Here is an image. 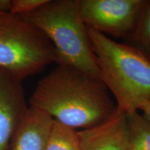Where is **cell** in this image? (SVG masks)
Wrapping results in <instances>:
<instances>
[{
  "mask_svg": "<svg viewBox=\"0 0 150 150\" xmlns=\"http://www.w3.org/2000/svg\"><path fill=\"white\" fill-rule=\"evenodd\" d=\"M29 103L75 130L99 125L117 108L101 79L65 64H57L39 81Z\"/></svg>",
  "mask_w": 150,
  "mask_h": 150,
  "instance_id": "1",
  "label": "cell"
},
{
  "mask_svg": "<svg viewBox=\"0 0 150 150\" xmlns=\"http://www.w3.org/2000/svg\"><path fill=\"white\" fill-rule=\"evenodd\" d=\"M87 31L100 79L113 95L117 108L126 113L138 110L150 101V55L91 28Z\"/></svg>",
  "mask_w": 150,
  "mask_h": 150,
  "instance_id": "2",
  "label": "cell"
},
{
  "mask_svg": "<svg viewBox=\"0 0 150 150\" xmlns=\"http://www.w3.org/2000/svg\"><path fill=\"white\" fill-rule=\"evenodd\" d=\"M23 16L51 41L57 55V64L70 65L100 79L87 27L80 16L79 0H49Z\"/></svg>",
  "mask_w": 150,
  "mask_h": 150,
  "instance_id": "3",
  "label": "cell"
},
{
  "mask_svg": "<svg viewBox=\"0 0 150 150\" xmlns=\"http://www.w3.org/2000/svg\"><path fill=\"white\" fill-rule=\"evenodd\" d=\"M57 62L46 35L23 16L0 13V67L23 81Z\"/></svg>",
  "mask_w": 150,
  "mask_h": 150,
  "instance_id": "4",
  "label": "cell"
},
{
  "mask_svg": "<svg viewBox=\"0 0 150 150\" xmlns=\"http://www.w3.org/2000/svg\"><path fill=\"white\" fill-rule=\"evenodd\" d=\"M145 0H79L86 27L115 38L129 37L136 27Z\"/></svg>",
  "mask_w": 150,
  "mask_h": 150,
  "instance_id": "5",
  "label": "cell"
},
{
  "mask_svg": "<svg viewBox=\"0 0 150 150\" xmlns=\"http://www.w3.org/2000/svg\"><path fill=\"white\" fill-rule=\"evenodd\" d=\"M29 107L22 81L0 67V150H8L15 131Z\"/></svg>",
  "mask_w": 150,
  "mask_h": 150,
  "instance_id": "6",
  "label": "cell"
},
{
  "mask_svg": "<svg viewBox=\"0 0 150 150\" xmlns=\"http://www.w3.org/2000/svg\"><path fill=\"white\" fill-rule=\"evenodd\" d=\"M78 134L81 150H127L126 112L116 108L106 120Z\"/></svg>",
  "mask_w": 150,
  "mask_h": 150,
  "instance_id": "7",
  "label": "cell"
},
{
  "mask_svg": "<svg viewBox=\"0 0 150 150\" xmlns=\"http://www.w3.org/2000/svg\"><path fill=\"white\" fill-rule=\"evenodd\" d=\"M54 120L29 106L19 123L8 150H45Z\"/></svg>",
  "mask_w": 150,
  "mask_h": 150,
  "instance_id": "8",
  "label": "cell"
},
{
  "mask_svg": "<svg viewBox=\"0 0 150 150\" xmlns=\"http://www.w3.org/2000/svg\"><path fill=\"white\" fill-rule=\"evenodd\" d=\"M126 115L127 150H150V124L138 110Z\"/></svg>",
  "mask_w": 150,
  "mask_h": 150,
  "instance_id": "9",
  "label": "cell"
},
{
  "mask_svg": "<svg viewBox=\"0 0 150 150\" xmlns=\"http://www.w3.org/2000/svg\"><path fill=\"white\" fill-rule=\"evenodd\" d=\"M45 150H81L78 131L54 120Z\"/></svg>",
  "mask_w": 150,
  "mask_h": 150,
  "instance_id": "10",
  "label": "cell"
},
{
  "mask_svg": "<svg viewBox=\"0 0 150 150\" xmlns=\"http://www.w3.org/2000/svg\"><path fill=\"white\" fill-rule=\"evenodd\" d=\"M129 38L132 45L150 55V0L145 1L136 27Z\"/></svg>",
  "mask_w": 150,
  "mask_h": 150,
  "instance_id": "11",
  "label": "cell"
},
{
  "mask_svg": "<svg viewBox=\"0 0 150 150\" xmlns=\"http://www.w3.org/2000/svg\"><path fill=\"white\" fill-rule=\"evenodd\" d=\"M49 0H12L10 13L18 16H26L37 10Z\"/></svg>",
  "mask_w": 150,
  "mask_h": 150,
  "instance_id": "12",
  "label": "cell"
},
{
  "mask_svg": "<svg viewBox=\"0 0 150 150\" xmlns=\"http://www.w3.org/2000/svg\"><path fill=\"white\" fill-rule=\"evenodd\" d=\"M138 110H141L142 116L150 124V101L145 102L140 106Z\"/></svg>",
  "mask_w": 150,
  "mask_h": 150,
  "instance_id": "13",
  "label": "cell"
},
{
  "mask_svg": "<svg viewBox=\"0 0 150 150\" xmlns=\"http://www.w3.org/2000/svg\"><path fill=\"white\" fill-rule=\"evenodd\" d=\"M12 0H0V13H10Z\"/></svg>",
  "mask_w": 150,
  "mask_h": 150,
  "instance_id": "14",
  "label": "cell"
}]
</instances>
